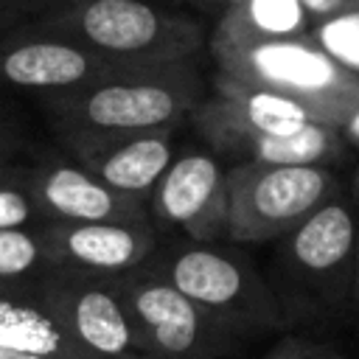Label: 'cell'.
<instances>
[{"label":"cell","instance_id":"3957f363","mask_svg":"<svg viewBox=\"0 0 359 359\" xmlns=\"http://www.w3.org/2000/svg\"><path fill=\"white\" fill-rule=\"evenodd\" d=\"M216 70L300 104L309 118L342 126L359 109V79L309 34L264 42H208Z\"/></svg>","mask_w":359,"mask_h":359},{"label":"cell","instance_id":"cb8c5ba5","mask_svg":"<svg viewBox=\"0 0 359 359\" xmlns=\"http://www.w3.org/2000/svg\"><path fill=\"white\" fill-rule=\"evenodd\" d=\"M191 6H196V8H202L205 14H213L216 20L222 17V14H227L230 8H236V6H241L244 0H188Z\"/></svg>","mask_w":359,"mask_h":359},{"label":"cell","instance_id":"f546056e","mask_svg":"<svg viewBox=\"0 0 359 359\" xmlns=\"http://www.w3.org/2000/svg\"><path fill=\"white\" fill-rule=\"evenodd\" d=\"M39 3H42V6H45V8H50V6H56V3H59V0H39Z\"/></svg>","mask_w":359,"mask_h":359},{"label":"cell","instance_id":"ac0fdd59","mask_svg":"<svg viewBox=\"0 0 359 359\" xmlns=\"http://www.w3.org/2000/svg\"><path fill=\"white\" fill-rule=\"evenodd\" d=\"M309 36L351 76L359 79V11H342L325 20H317Z\"/></svg>","mask_w":359,"mask_h":359},{"label":"cell","instance_id":"603a6c76","mask_svg":"<svg viewBox=\"0 0 359 359\" xmlns=\"http://www.w3.org/2000/svg\"><path fill=\"white\" fill-rule=\"evenodd\" d=\"M353 325H359V233H356V250H353V266L348 280V297H345V314Z\"/></svg>","mask_w":359,"mask_h":359},{"label":"cell","instance_id":"f1b7e54d","mask_svg":"<svg viewBox=\"0 0 359 359\" xmlns=\"http://www.w3.org/2000/svg\"><path fill=\"white\" fill-rule=\"evenodd\" d=\"M353 194H356V199H359V168H356V174H353Z\"/></svg>","mask_w":359,"mask_h":359},{"label":"cell","instance_id":"7a4b0ae2","mask_svg":"<svg viewBox=\"0 0 359 359\" xmlns=\"http://www.w3.org/2000/svg\"><path fill=\"white\" fill-rule=\"evenodd\" d=\"M196 59L112 70L79 90L42 95L53 126L93 132L180 129L208 95Z\"/></svg>","mask_w":359,"mask_h":359},{"label":"cell","instance_id":"4fadbf2b","mask_svg":"<svg viewBox=\"0 0 359 359\" xmlns=\"http://www.w3.org/2000/svg\"><path fill=\"white\" fill-rule=\"evenodd\" d=\"M48 222H149L146 202L123 196L73 157H45L22 174Z\"/></svg>","mask_w":359,"mask_h":359},{"label":"cell","instance_id":"9c48e42d","mask_svg":"<svg viewBox=\"0 0 359 359\" xmlns=\"http://www.w3.org/2000/svg\"><path fill=\"white\" fill-rule=\"evenodd\" d=\"M149 222L177 230L188 241L227 238V165L210 149H182L174 154L146 199Z\"/></svg>","mask_w":359,"mask_h":359},{"label":"cell","instance_id":"4316f807","mask_svg":"<svg viewBox=\"0 0 359 359\" xmlns=\"http://www.w3.org/2000/svg\"><path fill=\"white\" fill-rule=\"evenodd\" d=\"M22 171V165L20 163H14L11 157H0V182H6V180H11V177H17Z\"/></svg>","mask_w":359,"mask_h":359},{"label":"cell","instance_id":"30bf717a","mask_svg":"<svg viewBox=\"0 0 359 359\" xmlns=\"http://www.w3.org/2000/svg\"><path fill=\"white\" fill-rule=\"evenodd\" d=\"M65 151L112 191L146 202L177 154V129L93 132L56 126Z\"/></svg>","mask_w":359,"mask_h":359},{"label":"cell","instance_id":"83f0119b","mask_svg":"<svg viewBox=\"0 0 359 359\" xmlns=\"http://www.w3.org/2000/svg\"><path fill=\"white\" fill-rule=\"evenodd\" d=\"M0 359H48V356H36V353H22V351L0 348Z\"/></svg>","mask_w":359,"mask_h":359},{"label":"cell","instance_id":"7402d4cb","mask_svg":"<svg viewBox=\"0 0 359 359\" xmlns=\"http://www.w3.org/2000/svg\"><path fill=\"white\" fill-rule=\"evenodd\" d=\"M311 25L317 20H325V17H334V14H342V11H359V0H300Z\"/></svg>","mask_w":359,"mask_h":359},{"label":"cell","instance_id":"52a82bcc","mask_svg":"<svg viewBox=\"0 0 359 359\" xmlns=\"http://www.w3.org/2000/svg\"><path fill=\"white\" fill-rule=\"evenodd\" d=\"M31 289L90 359H154L115 278L50 269Z\"/></svg>","mask_w":359,"mask_h":359},{"label":"cell","instance_id":"8fae6325","mask_svg":"<svg viewBox=\"0 0 359 359\" xmlns=\"http://www.w3.org/2000/svg\"><path fill=\"white\" fill-rule=\"evenodd\" d=\"M112 70L123 67H112L84 45L50 31L22 25L0 36V90L70 93Z\"/></svg>","mask_w":359,"mask_h":359},{"label":"cell","instance_id":"d6986e66","mask_svg":"<svg viewBox=\"0 0 359 359\" xmlns=\"http://www.w3.org/2000/svg\"><path fill=\"white\" fill-rule=\"evenodd\" d=\"M22 174H25V165L17 177L0 182V230H42L48 224Z\"/></svg>","mask_w":359,"mask_h":359},{"label":"cell","instance_id":"8992f818","mask_svg":"<svg viewBox=\"0 0 359 359\" xmlns=\"http://www.w3.org/2000/svg\"><path fill=\"white\" fill-rule=\"evenodd\" d=\"M115 286L154 359H222L238 339L146 264L115 278Z\"/></svg>","mask_w":359,"mask_h":359},{"label":"cell","instance_id":"2e32d148","mask_svg":"<svg viewBox=\"0 0 359 359\" xmlns=\"http://www.w3.org/2000/svg\"><path fill=\"white\" fill-rule=\"evenodd\" d=\"M311 20L300 0H244L216 20L208 42H264L306 36Z\"/></svg>","mask_w":359,"mask_h":359},{"label":"cell","instance_id":"6da1fadb","mask_svg":"<svg viewBox=\"0 0 359 359\" xmlns=\"http://www.w3.org/2000/svg\"><path fill=\"white\" fill-rule=\"evenodd\" d=\"M28 25L67 36L112 67L185 62L208 45L199 17L154 0H59Z\"/></svg>","mask_w":359,"mask_h":359},{"label":"cell","instance_id":"5bb4252c","mask_svg":"<svg viewBox=\"0 0 359 359\" xmlns=\"http://www.w3.org/2000/svg\"><path fill=\"white\" fill-rule=\"evenodd\" d=\"M216 157L233 163H264V165H331L345 157V137L337 126L311 121L289 135H236L208 146Z\"/></svg>","mask_w":359,"mask_h":359},{"label":"cell","instance_id":"484cf974","mask_svg":"<svg viewBox=\"0 0 359 359\" xmlns=\"http://www.w3.org/2000/svg\"><path fill=\"white\" fill-rule=\"evenodd\" d=\"M339 135L345 137V143L348 146H359V109L339 126Z\"/></svg>","mask_w":359,"mask_h":359},{"label":"cell","instance_id":"ba28073f","mask_svg":"<svg viewBox=\"0 0 359 359\" xmlns=\"http://www.w3.org/2000/svg\"><path fill=\"white\" fill-rule=\"evenodd\" d=\"M359 219L339 196L311 210L283 236V266L303 303L320 314H345Z\"/></svg>","mask_w":359,"mask_h":359},{"label":"cell","instance_id":"e0dca14e","mask_svg":"<svg viewBox=\"0 0 359 359\" xmlns=\"http://www.w3.org/2000/svg\"><path fill=\"white\" fill-rule=\"evenodd\" d=\"M53 266L42 230H0V283L31 286Z\"/></svg>","mask_w":359,"mask_h":359},{"label":"cell","instance_id":"7c38bea8","mask_svg":"<svg viewBox=\"0 0 359 359\" xmlns=\"http://www.w3.org/2000/svg\"><path fill=\"white\" fill-rule=\"evenodd\" d=\"M42 238L56 269L95 278L140 269L160 247L151 222H48Z\"/></svg>","mask_w":359,"mask_h":359},{"label":"cell","instance_id":"ffe728a7","mask_svg":"<svg viewBox=\"0 0 359 359\" xmlns=\"http://www.w3.org/2000/svg\"><path fill=\"white\" fill-rule=\"evenodd\" d=\"M261 359H348V356L339 353L337 348L325 345V342H314V339H303V337H289V339H280Z\"/></svg>","mask_w":359,"mask_h":359},{"label":"cell","instance_id":"277c9868","mask_svg":"<svg viewBox=\"0 0 359 359\" xmlns=\"http://www.w3.org/2000/svg\"><path fill=\"white\" fill-rule=\"evenodd\" d=\"M185 297L241 334H258L283 323V306L252 264L216 241H174L146 261Z\"/></svg>","mask_w":359,"mask_h":359},{"label":"cell","instance_id":"d4e9b609","mask_svg":"<svg viewBox=\"0 0 359 359\" xmlns=\"http://www.w3.org/2000/svg\"><path fill=\"white\" fill-rule=\"evenodd\" d=\"M17 143H20V137L14 135V129H11V126L6 123V118L0 115V157H14Z\"/></svg>","mask_w":359,"mask_h":359},{"label":"cell","instance_id":"44dd1931","mask_svg":"<svg viewBox=\"0 0 359 359\" xmlns=\"http://www.w3.org/2000/svg\"><path fill=\"white\" fill-rule=\"evenodd\" d=\"M45 6L39 0H0V36L28 25L34 17H39Z\"/></svg>","mask_w":359,"mask_h":359},{"label":"cell","instance_id":"5b68a950","mask_svg":"<svg viewBox=\"0 0 359 359\" xmlns=\"http://www.w3.org/2000/svg\"><path fill=\"white\" fill-rule=\"evenodd\" d=\"M337 191L331 165L233 163L227 165V241L283 238Z\"/></svg>","mask_w":359,"mask_h":359},{"label":"cell","instance_id":"9a60e30c","mask_svg":"<svg viewBox=\"0 0 359 359\" xmlns=\"http://www.w3.org/2000/svg\"><path fill=\"white\" fill-rule=\"evenodd\" d=\"M0 348L48 359H90L31 286L0 283Z\"/></svg>","mask_w":359,"mask_h":359}]
</instances>
